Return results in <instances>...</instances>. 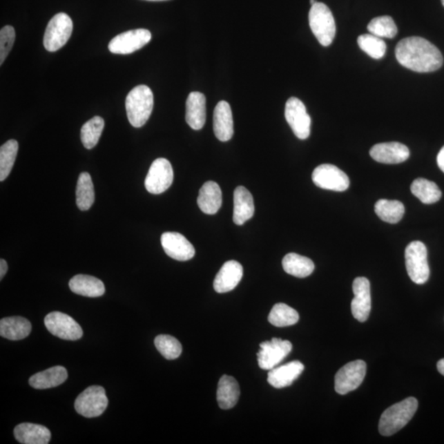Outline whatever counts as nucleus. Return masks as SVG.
Masks as SVG:
<instances>
[{
    "instance_id": "bb28decb",
    "label": "nucleus",
    "mask_w": 444,
    "mask_h": 444,
    "mask_svg": "<svg viewBox=\"0 0 444 444\" xmlns=\"http://www.w3.org/2000/svg\"><path fill=\"white\" fill-rule=\"evenodd\" d=\"M240 389L236 379L223 375L220 378L217 392V399L219 407L223 409H229L238 403Z\"/></svg>"
},
{
    "instance_id": "c9c22d12",
    "label": "nucleus",
    "mask_w": 444,
    "mask_h": 444,
    "mask_svg": "<svg viewBox=\"0 0 444 444\" xmlns=\"http://www.w3.org/2000/svg\"><path fill=\"white\" fill-rule=\"evenodd\" d=\"M357 42L360 48L373 59H381L386 53L387 46L385 41L373 34L360 36L358 37Z\"/></svg>"
},
{
    "instance_id": "0eeeda50",
    "label": "nucleus",
    "mask_w": 444,
    "mask_h": 444,
    "mask_svg": "<svg viewBox=\"0 0 444 444\" xmlns=\"http://www.w3.org/2000/svg\"><path fill=\"white\" fill-rule=\"evenodd\" d=\"M106 391L101 386H92L81 392L75 400L76 412L88 418L102 415L108 406Z\"/></svg>"
},
{
    "instance_id": "9b49d317",
    "label": "nucleus",
    "mask_w": 444,
    "mask_h": 444,
    "mask_svg": "<svg viewBox=\"0 0 444 444\" xmlns=\"http://www.w3.org/2000/svg\"><path fill=\"white\" fill-rule=\"evenodd\" d=\"M292 344L287 340L273 338L260 344L257 357L262 369L271 370L278 366L290 354Z\"/></svg>"
},
{
    "instance_id": "72a5a7b5",
    "label": "nucleus",
    "mask_w": 444,
    "mask_h": 444,
    "mask_svg": "<svg viewBox=\"0 0 444 444\" xmlns=\"http://www.w3.org/2000/svg\"><path fill=\"white\" fill-rule=\"evenodd\" d=\"M104 126V119L100 116H95L84 124L81 129V140L85 148L93 149L97 146Z\"/></svg>"
},
{
    "instance_id": "20e7f679",
    "label": "nucleus",
    "mask_w": 444,
    "mask_h": 444,
    "mask_svg": "<svg viewBox=\"0 0 444 444\" xmlns=\"http://www.w3.org/2000/svg\"><path fill=\"white\" fill-rule=\"evenodd\" d=\"M310 28L322 46H329L336 36V23L333 12L323 3H314L309 14Z\"/></svg>"
},
{
    "instance_id": "39448f33",
    "label": "nucleus",
    "mask_w": 444,
    "mask_h": 444,
    "mask_svg": "<svg viewBox=\"0 0 444 444\" xmlns=\"http://www.w3.org/2000/svg\"><path fill=\"white\" fill-rule=\"evenodd\" d=\"M407 271L409 278L418 284H425L429 278L428 252L424 243L412 241L405 251Z\"/></svg>"
},
{
    "instance_id": "2eb2a0df",
    "label": "nucleus",
    "mask_w": 444,
    "mask_h": 444,
    "mask_svg": "<svg viewBox=\"0 0 444 444\" xmlns=\"http://www.w3.org/2000/svg\"><path fill=\"white\" fill-rule=\"evenodd\" d=\"M354 299L351 301V313L356 320L364 322L368 320L371 311V294L370 283L367 278H357L353 282Z\"/></svg>"
},
{
    "instance_id": "cd10ccee",
    "label": "nucleus",
    "mask_w": 444,
    "mask_h": 444,
    "mask_svg": "<svg viewBox=\"0 0 444 444\" xmlns=\"http://www.w3.org/2000/svg\"><path fill=\"white\" fill-rule=\"evenodd\" d=\"M32 331V325L23 317H8L0 321V335L11 340H23Z\"/></svg>"
},
{
    "instance_id": "a18cd8bd",
    "label": "nucleus",
    "mask_w": 444,
    "mask_h": 444,
    "mask_svg": "<svg viewBox=\"0 0 444 444\" xmlns=\"http://www.w3.org/2000/svg\"><path fill=\"white\" fill-rule=\"evenodd\" d=\"M443 6H444V0H442Z\"/></svg>"
},
{
    "instance_id": "e433bc0d",
    "label": "nucleus",
    "mask_w": 444,
    "mask_h": 444,
    "mask_svg": "<svg viewBox=\"0 0 444 444\" xmlns=\"http://www.w3.org/2000/svg\"><path fill=\"white\" fill-rule=\"evenodd\" d=\"M370 34L378 37L394 38L398 34V28L390 16L377 17L368 25Z\"/></svg>"
},
{
    "instance_id": "7ed1b4c3",
    "label": "nucleus",
    "mask_w": 444,
    "mask_h": 444,
    "mask_svg": "<svg viewBox=\"0 0 444 444\" xmlns=\"http://www.w3.org/2000/svg\"><path fill=\"white\" fill-rule=\"evenodd\" d=\"M153 106V93L148 86L139 85L132 89L125 102L128 119L132 126H144L152 114Z\"/></svg>"
},
{
    "instance_id": "6e6552de",
    "label": "nucleus",
    "mask_w": 444,
    "mask_h": 444,
    "mask_svg": "<svg viewBox=\"0 0 444 444\" xmlns=\"http://www.w3.org/2000/svg\"><path fill=\"white\" fill-rule=\"evenodd\" d=\"M367 365L363 360L351 361L344 365L335 375V390L340 395L358 389L363 383Z\"/></svg>"
},
{
    "instance_id": "473e14b6",
    "label": "nucleus",
    "mask_w": 444,
    "mask_h": 444,
    "mask_svg": "<svg viewBox=\"0 0 444 444\" xmlns=\"http://www.w3.org/2000/svg\"><path fill=\"white\" fill-rule=\"evenodd\" d=\"M299 320L298 312L283 303L276 304L271 309L269 316L271 325L278 327L294 325Z\"/></svg>"
},
{
    "instance_id": "c85d7f7f",
    "label": "nucleus",
    "mask_w": 444,
    "mask_h": 444,
    "mask_svg": "<svg viewBox=\"0 0 444 444\" xmlns=\"http://www.w3.org/2000/svg\"><path fill=\"white\" fill-rule=\"evenodd\" d=\"M282 267L287 273L299 278L309 277L314 270L313 262L310 258L295 253H288L284 257Z\"/></svg>"
},
{
    "instance_id": "412c9836",
    "label": "nucleus",
    "mask_w": 444,
    "mask_h": 444,
    "mask_svg": "<svg viewBox=\"0 0 444 444\" xmlns=\"http://www.w3.org/2000/svg\"><path fill=\"white\" fill-rule=\"evenodd\" d=\"M206 117V97L204 94L193 92L186 101V122L195 131L204 128Z\"/></svg>"
},
{
    "instance_id": "7c9ffc66",
    "label": "nucleus",
    "mask_w": 444,
    "mask_h": 444,
    "mask_svg": "<svg viewBox=\"0 0 444 444\" xmlns=\"http://www.w3.org/2000/svg\"><path fill=\"white\" fill-rule=\"evenodd\" d=\"M77 208L81 211H88L94 204L95 191L92 177L88 172H83L77 180L76 189Z\"/></svg>"
},
{
    "instance_id": "f03ea898",
    "label": "nucleus",
    "mask_w": 444,
    "mask_h": 444,
    "mask_svg": "<svg viewBox=\"0 0 444 444\" xmlns=\"http://www.w3.org/2000/svg\"><path fill=\"white\" fill-rule=\"evenodd\" d=\"M417 408L418 400L412 396L392 405L382 414L378 424L379 433L389 437L398 432L412 419Z\"/></svg>"
},
{
    "instance_id": "4c0bfd02",
    "label": "nucleus",
    "mask_w": 444,
    "mask_h": 444,
    "mask_svg": "<svg viewBox=\"0 0 444 444\" xmlns=\"http://www.w3.org/2000/svg\"><path fill=\"white\" fill-rule=\"evenodd\" d=\"M155 346L166 360L177 359L182 353V346L177 339L170 335H159L155 339Z\"/></svg>"
},
{
    "instance_id": "6ab92c4d",
    "label": "nucleus",
    "mask_w": 444,
    "mask_h": 444,
    "mask_svg": "<svg viewBox=\"0 0 444 444\" xmlns=\"http://www.w3.org/2000/svg\"><path fill=\"white\" fill-rule=\"evenodd\" d=\"M304 369L305 366L300 361H291L271 369L267 375V382L275 389H283L291 386L300 376Z\"/></svg>"
},
{
    "instance_id": "4468645a",
    "label": "nucleus",
    "mask_w": 444,
    "mask_h": 444,
    "mask_svg": "<svg viewBox=\"0 0 444 444\" xmlns=\"http://www.w3.org/2000/svg\"><path fill=\"white\" fill-rule=\"evenodd\" d=\"M45 325L51 334L64 340H77L84 335L79 323L68 314L61 312L47 314Z\"/></svg>"
},
{
    "instance_id": "4be33fe9",
    "label": "nucleus",
    "mask_w": 444,
    "mask_h": 444,
    "mask_svg": "<svg viewBox=\"0 0 444 444\" xmlns=\"http://www.w3.org/2000/svg\"><path fill=\"white\" fill-rule=\"evenodd\" d=\"M197 202L202 213L209 215L217 213L222 204L221 188L213 181H208L200 189Z\"/></svg>"
},
{
    "instance_id": "393cba45",
    "label": "nucleus",
    "mask_w": 444,
    "mask_h": 444,
    "mask_svg": "<svg viewBox=\"0 0 444 444\" xmlns=\"http://www.w3.org/2000/svg\"><path fill=\"white\" fill-rule=\"evenodd\" d=\"M15 436L20 443L47 444L50 441L51 434L45 426L23 423L16 426Z\"/></svg>"
},
{
    "instance_id": "f8f14e48",
    "label": "nucleus",
    "mask_w": 444,
    "mask_h": 444,
    "mask_svg": "<svg viewBox=\"0 0 444 444\" xmlns=\"http://www.w3.org/2000/svg\"><path fill=\"white\" fill-rule=\"evenodd\" d=\"M284 117L290 125L293 133L300 139H308L310 135L311 119L306 110V107L300 99L291 97L284 107Z\"/></svg>"
},
{
    "instance_id": "79ce46f5",
    "label": "nucleus",
    "mask_w": 444,
    "mask_h": 444,
    "mask_svg": "<svg viewBox=\"0 0 444 444\" xmlns=\"http://www.w3.org/2000/svg\"><path fill=\"white\" fill-rule=\"evenodd\" d=\"M437 369L438 370V372L444 376V359H442L438 362Z\"/></svg>"
},
{
    "instance_id": "ddd939ff",
    "label": "nucleus",
    "mask_w": 444,
    "mask_h": 444,
    "mask_svg": "<svg viewBox=\"0 0 444 444\" xmlns=\"http://www.w3.org/2000/svg\"><path fill=\"white\" fill-rule=\"evenodd\" d=\"M151 39H152V34L148 30H131L112 39L108 48L113 54H132L148 44Z\"/></svg>"
},
{
    "instance_id": "ea45409f",
    "label": "nucleus",
    "mask_w": 444,
    "mask_h": 444,
    "mask_svg": "<svg viewBox=\"0 0 444 444\" xmlns=\"http://www.w3.org/2000/svg\"><path fill=\"white\" fill-rule=\"evenodd\" d=\"M438 166L444 173V146H443L441 152L438 153L437 157Z\"/></svg>"
},
{
    "instance_id": "f704fd0d",
    "label": "nucleus",
    "mask_w": 444,
    "mask_h": 444,
    "mask_svg": "<svg viewBox=\"0 0 444 444\" xmlns=\"http://www.w3.org/2000/svg\"><path fill=\"white\" fill-rule=\"evenodd\" d=\"M18 152L19 142L14 139L8 140L0 148V181L1 182L10 175Z\"/></svg>"
},
{
    "instance_id": "a19ab883",
    "label": "nucleus",
    "mask_w": 444,
    "mask_h": 444,
    "mask_svg": "<svg viewBox=\"0 0 444 444\" xmlns=\"http://www.w3.org/2000/svg\"><path fill=\"white\" fill-rule=\"evenodd\" d=\"M8 271L7 262L4 260H0V279H3L4 276L6 275Z\"/></svg>"
},
{
    "instance_id": "423d86ee",
    "label": "nucleus",
    "mask_w": 444,
    "mask_h": 444,
    "mask_svg": "<svg viewBox=\"0 0 444 444\" xmlns=\"http://www.w3.org/2000/svg\"><path fill=\"white\" fill-rule=\"evenodd\" d=\"M73 21L70 17L59 12L49 21L44 36V46L50 52L61 49L72 35Z\"/></svg>"
},
{
    "instance_id": "5701e85b",
    "label": "nucleus",
    "mask_w": 444,
    "mask_h": 444,
    "mask_svg": "<svg viewBox=\"0 0 444 444\" xmlns=\"http://www.w3.org/2000/svg\"><path fill=\"white\" fill-rule=\"evenodd\" d=\"M253 198L247 188L237 187L234 192V213L233 221L241 226L253 218L254 214Z\"/></svg>"
},
{
    "instance_id": "f3484780",
    "label": "nucleus",
    "mask_w": 444,
    "mask_h": 444,
    "mask_svg": "<svg viewBox=\"0 0 444 444\" xmlns=\"http://www.w3.org/2000/svg\"><path fill=\"white\" fill-rule=\"evenodd\" d=\"M369 154L374 161L379 163L399 164L407 160L409 151L407 146L400 142H383L374 145Z\"/></svg>"
},
{
    "instance_id": "aec40b11",
    "label": "nucleus",
    "mask_w": 444,
    "mask_h": 444,
    "mask_svg": "<svg viewBox=\"0 0 444 444\" xmlns=\"http://www.w3.org/2000/svg\"><path fill=\"white\" fill-rule=\"evenodd\" d=\"M213 131L217 139L222 142L231 139L234 135V122L229 103L222 101L215 107Z\"/></svg>"
},
{
    "instance_id": "9d476101",
    "label": "nucleus",
    "mask_w": 444,
    "mask_h": 444,
    "mask_svg": "<svg viewBox=\"0 0 444 444\" xmlns=\"http://www.w3.org/2000/svg\"><path fill=\"white\" fill-rule=\"evenodd\" d=\"M312 180L316 186L327 191L343 192L350 186L347 175L331 164H322L316 168Z\"/></svg>"
},
{
    "instance_id": "dca6fc26",
    "label": "nucleus",
    "mask_w": 444,
    "mask_h": 444,
    "mask_svg": "<svg viewBox=\"0 0 444 444\" xmlns=\"http://www.w3.org/2000/svg\"><path fill=\"white\" fill-rule=\"evenodd\" d=\"M161 241L164 251L173 260L184 262L192 260L195 255L193 245L180 233H164Z\"/></svg>"
},
{
    "instance_id": "37998d69",
    "label": "nucleus",
    "mask_w": 444,
    "mask_h": 444,
    "mask_svg": "<svg viewBox=\"0 0 444 444\" xmlns=\"http://www.w3.org/2000/svg\"><path fill=\"white\" fill-rule=\"evenodd\" d=\"M316 3H317V0H310V3H311V6H313V4Z\"/></svg>"
},
{
    "instance_id": "1a4fd4ad",
    "label": "nucleus",
    "mask_w": 444,
    "mask_h": 444,
    "mask_svg": "<svg viewBox=\"0 0 444 444\" xmlns=\"http://www.w3.org/2000/svg\"><path fill=\"white\" fill-rule=\"evenodd\" d=\"M174 180L171 164L166 158H158L151 166L145 179V188L153 195H160L171 187Z\"/></svg>"
},
{
    "instance_id": "c756f323",
    "label": "nucleus",
    "mask_w": 444,
    "mask_h": 444,
    "mask_svg": "<svg viewBox=\"0 0 444 444\" xmlns=\"http://www.w3.org/2000/svg\"><path fill=\"white\" fill-rule=\"evenodd\" d=\"M411 191L414 196L419 198L425 204H435L442 197V192L438 185L424 178L414 180L411 185Z\"/></svg>"
},
{
    "instance_id": "b1692460",
    "label": "nucleus",
    "mask_w": 444,
    "mask_h": 444,
    "mask_svg": "<svg viewBox=\"0 0 444 444\" xmlns=\"http://www.w3.org/2000/svg\"><path fill=\"white\" fill-rule=\"evenodd\" d=\"M70 290L77 295L86 297H100L105 294V284L101 280L88 275H76L68 283Z\"/></svg>"
},
{
    "instance_id": "c03bdc74",
    "label": "nucleus",
    "mask_w": 444,
    "mask_h": 444,
    "mask_svg": "<svg viewBox=\"0 0 444 444\" xmlns=\"http://www.w3.org/2000/svg\"><path fill=\"white\" fill-rule=\"evenodd\" d=\"M146 1H166V0H146Z\"/></svg>"
},
{
    "instance_id": "58836bf2",
    "label": "nucleus",
    "mask_w": 444,
    "mask_h": 444,
    "mask_svg": "<svg viewBox=\"0 0 444 444\" xmlns=\"http://www.w3.org/2000/svg\"><path fill=\"white\" fill-rule=\"evenodd\" d=\"M15 30L12 26H6L0 31V64H3L15 41Z\"/></svg>"
},
{
    "instance_id": "a878e982",
    "label": "nucleus",
    "mask_w": 444,
    "mask_h": 444,
    "mask_svg": "<svg viewBox=\"0 0 444 444\" xmlns=\"http://www.w3.org/2000/svg\"><path fill=\"white\" fill-rule=\"evenodd\" d=\"M68 378V372L63 366H55L40 373L32 375L29 385L36 389H52L61 385Z\"/></svg>"
},
{
    "instance_id": "f257e3e1",
    "label": "nucleus",
    "mask_w": 444,
    "mask_h": 444,
    "mask_svg": "<svg viewBox=\"0 0 444 444\" xmlns=\"http://www.w3.org/2000/svg\"><path fill=\"white\" fill-rule=\"evenodd\" d=\"M395 54L400 66L417 73L436 71L443 63L441 50L419 37L403 39L396 45Z\"/></svg>"
},
{
    "instance_id": "a211bd4d",
    "label": "nucleus",
    "mask_w": 444,
    "mask_h": 444,
    "mask_svg": "<svg viewBox=\"0 0 444 444\" xmlns=\"http://www.w3.org/2000/svg\"><path fill=\"white\" fill-rule=\"evenodd\" d=\"M243 278V267L240 262H226L215 276L213 287L218 293H226L234 290Z\"/></svg>"
},
{
    "instance_id": "2f4dec72",
    "label": "nucleus",
    "mask_w": 444,
    "mask_h": 444,
    "mask_svg": "<svg viewBox=\"0 0 444 444\" xmlns=\"http://www.w3.org/2000/svg\"><path fill=\"white\" fill-rule=\"evenodd\" d=\"M374 211L383 222L396 224L403 219L405 206L398 200H380L375 204Z\"/></svg>"
}]
</instances>
